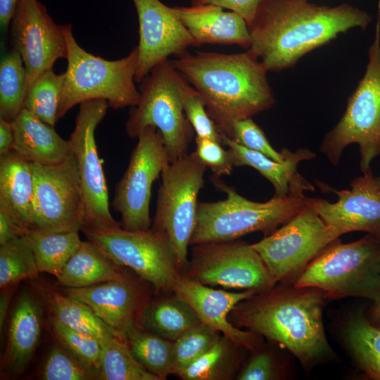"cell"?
Segmentation results:
<instances>
[{
    "mask_svg": "<svg viewBox=\"0 0 380 380\" xmlns=\"http://www.w3.org/2000/svg\"><path fill=\"white\" fill-rule=\"evenodd\" d=\"M365 11L344 3L319 6L308 0H264L248 25L250 49L268 71L293 68L307 53L350 29L365 30Z\"/></svg>",
    "mask_w": 380,
    "mask_h": 380,
    "instance_id": "obj_1",
    "label": "cell"
},
{
    "mask_svg": "<svg viewBox=\"0 0 380 380\" xmlns=\"http://www.w3.org/2000/svg\"><path fill=\"white\" fill-rule=\"evenodd\" d=\"M171 63L202 96L219 132L229 138L235 122L276 103L268 70L250 49L237 53L197 51Z\"/></svg>",
    "mask_w": 380,
    "mask_h": 380,
    "instance_id": "obj_2",
    "label": "cell"
},
{
    "mask_svg": "<svg viewBox=\"0 0 380 380\" xmlns=\"http://www.w3.org/2000/svg\"><path fill=\"white\" fill-rule=\"evenodd\" d=\"M325 300L315 287L274 286L240 302L231 315L236 325L277 342L310 369L334 356L323 324Z\"/></svg>",
    "mask_w": 380,
    "mask_h": 380,
    "instance_id": "obj_3",
    "label": "cell"
},
{
    "mask_svg": "<svg viewBox=\"0 0 380 380\" xmlns=\"http://www.w3.org/2000/svg\"><path fill=\"white\" fill-rule=\"evenodd\" d=\"M66 45L68 67L57 119L77 104L103 99L113 109L134 107L140 99L135 86L137 49L118 60H106L81 47L75 39L72 25H61Z\"/></svg>",
    "mask_w": 380,
    "mask_h": 380,
    "instance_id": "obj_4",
    "label": "cell"
},
{
    "mask_svg": "<svg viewBox=\"0 0 380 380\" xmlns=\"http://www.w3.org/2000/svg\"><path fill=\"white\" fill-rule=\"evenodd\" d=\"M212 181L226 198L198 202L190 246L236 240L256 232L267 236L306 206L305 196H273L267 201L256 202L243 197L217 177L213 176Z\"/></svg>",
    "mask_w": 380,
    "mask_h": 380,
    "instance_id": "obj_5",
    "label": "cell"
},
{
    "mask_svg": "<svg viewBox=\"0 0 380 380\" xmlns=\"http://www.w3.org/2000/svg\"><path fill=\"white\" fill-rule=\"evenodd\" d=\"M140 99L125 123L132 139L149 126L158 129L163 138L170 163L186 154L194 129L184 111V99L189 83L171 61L154 67L141 82Z\"/></svg>",
    "mask_w": 380,
    "mask_h": 380,
    "instance_id": "obj_6",
    "label": "cell"
},
{
    "mask_svg": "<svg viewBox=\"0 0 380 380\" xmlns=\"http://www.w3.org/2000/svg\"><path fill=\"white\" fill-rule=\"evenodd\" d=\"M368 59L365 74L348 98L344 114L325 135L320 147L329 161L336 166L346 147L357 144L362 173L371 170L372 161L380 155V1Z\"/></svg>",
    "mask_w": 380,
    "mask_h": 380,
    "instance_id": "obj_7",
    "label": "cell"
},
{
    "mask_svg": "<svg viewBox=\"0 0 380 380\" xmlns=\"http://www.w3.org/2000/svg\"><path fill=\"white\" fill-rule=\"evenodd\" d=\"M298 287H315L326 298L380 297V241L367 234L360 239L330 244L296 278Z\"/></svg>",
    "mask_w": 380,
    "mask_h": 380,
    "instance_id": "obj_8",
    "label": "cell"
},
{
    "mask_svg": "<svg viewBox=\"0 0 380 380\" xmlns=\"http://www.w3.org/2000/svg\"><path fill=\"white\" fill-rule=\"evenodd\" d=\"M207 167L196 152L170 163L161 173L152 227L164 232L173 246L182 274L188 265V248L193 234L198 195Z\"/></svg>",
    "mask_w": 380,
    "mask_h": 380,
    "instance_id": "obj_9",
    "label": "cell"
},
{
    "mask_svg": "<svg viewBox=\"0 0 380 380\" xmlns=\"http://www.w3.org/2000/svg\"><path fill=\"white\" fill-rule=\"evenodd\" d=\"M81 230L116 263L131 268L150 283L156 293H172L175 279L181 274L173 246L167 235L153 227L131 231L113 229Z\"/></svg>",
    "mask_w": 380,
    "mask_h": 380,
    "instance_id": "obj_10",
    "label": "cell"
},
{
    "mask_svg": "<svg viewBox=\"0 0 380 380\" xmlns=\"http://www.w3.org/2000/svg\"><path fill=\"white\" fill-rule=\"evenodd\" d=\"M32 165L34 190L30 230L46 233L81 230L85 203L74 155L57 165Z\"/></svg>",
    "mask_w": 380,
    "mask_h": 380,
    "instance_id": "obj_11",
    "label": "cell"
},
{
    "mask_svg": "<svg viewBox=\"0 0 380 380\" xmlns=\"http://www.w3.org/2000/svg\"><path fill=\"white\" fill-rule=\"evenodd\" d=\"M338 238L306 203L292 219L251 246L277 283L296 280L310 262Z\"/></svg>",
    "mask_w": 380,
    "mask_h": 380,
    "instance_id": "obj_12",
    "label": "cell"
},
{
    "mask_svg": "<svg viewBox=\"0 0 380 380\" xmlns=\"http://www.w3.org/2000/svg\"><path fill=\"white\" fill-rule=\"evenodd\" d=\"M236 240L194 245L182 274L207 286L257 293L274 286L276 281L258 253L251 244Z\"/></svg>",
    "mask_w": 380,
    "mask_h": 380,
    "instance_id": "obj_13",
    "label": "cell"
},
{
    "mask_svg": "<svg viewBox=\"0 0 380 380\" xmlns=\"http://www.w3.org/2000/svg\"><path fill=\"white\" fill-rule=\"evenodd\" d=\"M170 163L161 133L147 127L138 137L128 166L115 187L112 206L120 215L122 228L137 231L151 227L152 186Z\"/></svg>",
    "mask_w": 380,
    "mask_h": 380,
    "instance_id": "obj_14",
    "label": "cell"
},
{
    "mask_svg": "<svg viewBox=\"0 0 380 380\" xmlns=\"http://www.w3.org/2000/svg\"><path fill=\"white\" fill-rule=\"evenodd\" d=\"M108 107L107 101L103 99L81 103L69 139L84 193L85 216L82 227L91 229L121 227L110 211L107 184L95 139L96 129Z\"/></svg>",
    "mask_w": 380,
    "mask_h": 380,
    "instance_id": "obj_15",
    "label": "cell"
},
{
    "mask_svg": "<svg viewBox=\"0 0 380 380\" xmlns=\"http://www.w3.org/2000/svg\"><path fill=\"white\" fill-rule=\"evenodd\" d=\"M13 49L21 56L27 89L59 58H67L61 25H57L38 0H18L11 22Z\"/></svg>",
    "mask_w": 380,
    "mask_h": 380,
    "instance_id": "obj_16",
    "label": "cell"
},
{
    "mask_svg": "<svg viewBox=\"0 0 380 380\" xmlns=\"http://www.w3.org/2000/svg\"><path fill=\"white\" fill-rule=\"evenodd\" d=\"M139 21L135 82H141L152 69L172 55L181 56L195 42L182 21L160 0H132Z\"/></svg>",
    "mask_w": 380,
    "mask_h": 380,
    "instance_id": "obj_17",
    "label": "cell"
},
{
    "mask_svg": "<svg viewBox=\"0 0 380 380\" xmlns=\"http://www.w3.org/2000/svg\"><path fill=\"white\" fill-rule=\"evenodd\" d=\"M350 189L335 191L338 199L307 198L325 224L339 237L363 232L380 241V187L372 170L353 179Z\"/></svg>",
    "mask_w": 380,
    "mask_h": 380,
    "instance_id": "obj_18",
    "label": "cell"
},
{
    "mask_svg": "<svg viewBox=\"0 0 380 380\" xmlns=\"http://www.w3.org/2000/svg\"><path fill=\"white\" fill-rule=\"evenodd\" d=\"M172 293L193 308L203 324L222 333L236 346L248 350L258 347L259 335L240 329L229 319L233 309L258 293L255 291L236 293L217 289L180 274L175 281Z\"/></svg>",
    "mask_w": 380,
    "mask_h": 380,
    "instance_id": "obj_19",
    "label": "cell"
},
{
    "mask_svg": "<svg viewBox=\"0 0 380 380\" xmlns=\"http://www.w3.org/2000/svg\"><path fill=\"white\" fill-rule=\"evenodd\" d=\"M87 306L108 326L125 336L138 323L148 302L144 286L130 276L85 287L62 288Z\"/></svg>",
    "mask_w": 380,
    "mask_h": 380,
    "instance_id": "obj_20",
    "label": "cell"
},
{
    "mask_svg": "<svg viewBox=\"0 0 380 380\" xmlns=\"http://www.w3.org/2000/svg\"><path fill=\"white\" fill-rule=\"evenodd\" d=\"M172 9L195 42L196 46L236 44L248 49L251 37L248 25L234 11L214 4L175 6Z\"/></svg>",
    "mask_w": 380,
    "mask_h": 380,
    "instance_id": "obj_21",
    "label": "cell"
},
{
    "mask_svg": "<svg viewBox=\"0 0 380 380\" xmlns=\"http://www.w3.org/2000/svg\"><path fill=\"white\" fill-rule=\"evenodd\" d=\"M222 144L227 146L232 152L234 166L247 165L255 169L272 184L274 197L289 196L304 197V191H313V187L298 172V165L300 161L310 160L315 153L306 148H300L295 152L285 149L286 161L281 163L268 156L248 149L229 137L222 134Z\"/></svg>",
    "mask_w": 380,
    "mask_h": 380,
    "instance_id": "obj_22",
    "label": "cell"
},
{
    "mask_svg": "<svg viewBox=\"0 0 380 380\" xmlns=\"http://www.w3.org/2000/svg\"><path fill=\"white\" fill-rule=\"evenodd\" d=\"M23 293L12 312L7 343L1 360L3 369L11 374L23 373L38 345L42 329V299Z\"/></svg>",
    "mask_w": 380,
    "mask_h": 380,
    "instance_id": "obj_23",
    "label": "cell"
},
{
    "mask_svg": "<svg viewBox=\"0 0 380 380\" xmlns=\"http://www.w3.org/2000/svg\"><path fill=\"white\" fill-rule=\"evenodd\" d=\"M13 150L32 163L53 165L72 155L70 140L63 139L54 127L23 108L12 121Z\"/></svg>",
    "mask_w": 380,
    "mask_h": 380,
    "instance_id": "obj_24",
    "label": "cell"
},
{
    "mask_svg": "<svg viewBox=\"0 0 380 380\" xmlns=\"http://www.w3.org/2000/svg\"><path fill=\"white\" fill-rule=\"evenodd\" d=\"M33 190L32 163L13 150L0 155V206L29 230Z\"/></svg>",
    "mask_w": 380,
    "mask_h": 380,
    "instance_id": "obj_25",
    "label": "cell"
},
{
    "mask_svg": "<svg viewBox=\"0 0 380 380\" xmlns=\"http://www.w3.org/2000/svg\"><path fill=\"white\" fill-rule=\"evenodd\" d=\"M128 276L118 265L97 246L87 240L68 260L56 277L63 288H80L117 280Z\"/></svg>",
    "mask_w": 380,
    "mask_h": 380,
    "instance_id": "obj_26",
    "label": "cell"
},
{
    "mask_svg": "<svg viewBox=\"0 0 380 380\" xmlns=\"http://www.w3.org/2000/svg\"><path fill=\"white\" fill-rule=\"evenodd\" d=\"M39 295L49 311L51 319L96 338L101 345L115 337L126 338L104 323L86 304L62 291L42 286Z\"/></svg>",
    "mask_w": 380,
    "mask_h": 380,
    "instance_id": "obj_27",
    "label": "cell"
},
{
    "mask_svg": "<svg viewBox=\"0 0 380 380\" xmlns=\"http://www.w3.org/2000/svg\"><path fill=\"white\" fill-rule=\"evenodd\" d=\"M202 322L193 308L175 293L148 303L139 324L170 341H175Z\"/></svg>",
    "mask_w": 380,
    "mask_h": 380,
    "instance_id": "obj_28",
    "label": "cell"
},
{
    "mask_svg": "<svg viewBox=\"0 0 380 380\" xmlns=\"http://www.w3.org/2000/svg\"><path fill=\"white\" fill-rule=\"evenodd\" d=\"M343 332L344 343L360 368L371 379L380 380V328L357 311L348 316Z\"/></svg>",
    "mask_w": 380,
    "mask_h": 380,
    "instance_id": "obj_29",
    "label": "cell"
},
{
    "mask_svg": "<svg viewBox=\"0 0 380 380\" xmlns=\"http://www.w3.org/2000/svg\"><path fill=\"white\" fill-rule=\"evenodd\" d=\"M125 337L134 357L159 380L166 379L172 374V341L146 330L138 323L130 327Z\"/></svg>",
    "mask_w": 380,
    "mask_h": 380,
    "instance_id": "obj_30",
    "label": "cell"
},
{
    "mask_svg": "<svg viewBox=\"0 0 380 380\" xmlns=\"http://www.w3.org/2000/svg\"><path fill=\"white\" fill-rule=\"evenodd\" d=\"M31 243L40 272L57 277L68 260L80 248L82 241L79 231L46 233L30 230Z\"/></svg>",
    "mask_w": 380,
    "mask_h": 380,
    "instance_id": "obj_31",
    "label": "cell"
},
{
    "mask_svg": "<svg viewBox=\"0 0 380 380\" xmlns=\"http://www.w3.org/2000/svg\"><path fill=\"white\" fill-rule=\"evenodd\" d=\"M236 346L225 336L176 376L184 380H220L232 376L240 361Z\"/></svg>",
    "mask_w": 380,
    "mask_h": 380,
    "instance_id": "obj_32",
    "label": "cell"
},
{
    "mask_svg": "<svg viewBox=\"0 0 380 380\" xmlns=\"http://www.w3.org/2000/svg\"><path fill=\"white\" fill-rule=\"evenodd\" d=\"M27 77L20 54L12 49L0 62V118L12 122L24 108Z\"/></svg>",
    "mask_w": 380,
    "mask_h": 380,
    "instance_id": "obj_33",
    "label": "cell"
},
{
    "mask_svg": "<svg viewBox=\"0 0 380 380\" xmlns=\"http://www.w3.org/2000/svg\"><path fill=\"white\" fill-rule=\"evenodd\" d=\"M101 347L98 379L159 380L134 357L126 338H113Z\"/></svg>",
    "mask_w": 380,
    "mask_h": 380,
    "instance_id": "obj_34",
    "label": "cell"
},
{
    "mask_svg": "<svg viewBox=\"0 0 380 380\" xmlns=\"http://www.w3.org/2000/svg\"><path fill=\"white\" fill-rule=\"evenodd\" d=\"M64 80V73L56 74L53 68L41 73L27 89L24 108L54 127Z\"/></svg>",
    "mask_w": 380,
    "mask_h": 380,
    "instance_id": "obj_35",
    "label": "cell"
},
{
    "mask_svg": "<svg viewBox=\"0 0 380 380\" xmlns=\"http://www.w3.org/2000/svg\"><path fill=\"white\" fill-rule=\"evenodd\" d=\"M39 272L27 235L0 245V289L34 279Z\"/></svg>",
    "mask_w": 380,
    "mask_h": 380,
    "instance_id": "obj_36",
    "label": "cell"
},
{
    "mask_svg": "<svg viewBox=\"0 0 380 380\" xmlns=\"http://www.w3.org/2000/svg\"><path fill=\"white\" fill-rule=\"evenodd\" d=\"M51 326L60 345L96 373L98 377L102 351L99 341L52 319Z\"/></svg>",
    "mask_w": 380,
    "mask_h": 380,
    "instance_id": "obj_37",
    "label": "cell"
},
{
    "mask_svg": "<svg viewBox=\"0 0 380 380\" xmlns=\"http://www.w3.org/2000/svg\"><path fill=\"white\" fill-rule=\"evenodd\" d=\"M220 337L219 332L202 324L174 341L172 374L176 375L198 360Z\"/></svg>",
    "mask_w": 380,
    "mask_h": 380,
    "instance_id": "obj_38",
    "label": "cell"
},
{
    "mask_svg": "<svg viewBox=\"0 0 380 380\" xmlns=\"http://www.w3.org/2000/svg\"><path fill=\"white\" fill-rule=\"evenodd\" d=\"M44 380L98 379L92 370L84 365L62 346H53L44 362L42 372Z\"/></svg>",
    "mask_w": 380,
    "mask_h": 380,
    "instance_id": "obj_39",
    "label": "cell"
},
{
    "mask_svg": "<svg viewBox=\"0 0 380 380\" xmlns=\"http://www.w3.org/2000/svg\"><path fill=\"white\" fill-rule=\"evenodd\" d=\"M230 138L240 145L260 152L277 162L285 163L286 161L285 149L279 153L273 148L262 129L251 118L235 122Z\"/></svg>",
    "mask_w": 380,
    "mask_h": 380,
    "instance_id": "obj_40",
    "label": "cell"
},
{
    "mask_svg": "<svg viewBox=\"0 0 380 380\" xmlns=\"http://www.w3.org/2000/svg\"><path fill=\"white\" fill-rule=\"evenodd\" d=\"M184 111L197 137L208 138L222 144L221 133L208 115L203 99L191 86L184 99Z\"/></svg>",
    "mask_w": 380,
    "mask_h": 380,
    "instance_id": "obj_41",
    "label": "cell"
},
{
    "mask_svg": "<svg viewBox=\"0 0 380 380\" xmlns=\"http://www.w3.org/2000/svg\"><path fill=\"white\" fill-rule=\"evenodd\" d=\"M195 140L196 153L205 166L213 171L214 176L220 177L231 174L234 163L229 149H224L221 143L208 138L196 136Z\"/></svg>",
    "mask_w": 380,
    "mask_h": 380,
    "instance_id": "obj_42",
    "label": "cell"
},
{
    "mask_svg": "<svg viewBox=\"0 0 380 380\" xmlns=\"http://www.w3.org/2000/svg\"><path fill=\"white\" fill-rule=\"evenodd\" d=\"M277 376L276 367L267 352L255 354L238 376L239 380H270Z\"/></svg>",
    "mask_w": 380,
    "mask_h": 380,
    "instance_id": "obj_43",
    "label": "cell"
},
{
    "mask_svg": "<svg viewBox=\"0 0 380 380\" xmlns=\"http://www.w3.org/2000/svg\"><path fill=\"white\" fill-rule=\"evenodd\" d=\"M264 0H191V5L214 4L241 15L249 25Z\"/></svg>",
    "mask_w": 380,
    "mask_h": 380,
    "instance_id": "obj_44",
    "label": "cell"
},
{
    "mask_svg": "<svg viewBox=\"0 0 380 380\" xmlns=\"http://www.w3.org/2000/svg\"><path fill=\"white\" fill-rule=\"evenodd\" d=\"M30 230L25 227L6 208L0 206V245L25 236Z\"/></svg>",
    "mask_w": 380,
    "mask_h": 380,
    "instance_id": "obj_45",
    "label": "cell"
},
{
    "mask_svg": "<svg viewBox=\"0 0 380 380\" xmlns=\"http://www.w3.org/2000/svg\"><path fill=\"white\" fill-rule=\"evenodd\" d=\"M14 132L12 122L0 118V155L13 150Z\"/></svg>",
    "mask_w": 380,
    "mask_h": 380,
    "instance_id": "obj_46",
    "label": "cell"
},
{
    "mask_svg": "<svg viewBox=\"0 0 380 380\" xmlns=\"http://www.w3.org/2000/svg\"><path fill=\"white\" fill-rule=\"evenodd\" d=\"M18 0H0V25L6 31L11 24Z\"/></svg>",
    "mask_w": 380,
    "mask_h": 380,
    "instance_id": "obj_47",
    "label": "cell"
},
{
    "mask_svg": "<svg viewBox=\"0 0 380 380\" xmlns=\"http://www.w3.org/2000/svg\"><path fill=\"white\" fill-rule=\"evenodd\" d=\"M18 284L1 289L0 293V331H2L8 310Z\"/></svg>",
    "mask_w": 380,
    "mask_h": 380,
    "instance_id": "obj_48",
    "label": "cell"
},
{
    "mask_svg": "<svg viewBox=\"0 0 380 380\" xmlns=\"http://www.w3.org/2000/svg\"><path fill=\"white\" fill-rule=\"evenodd\" d=\"M367 318L372 324L380 328V297L374 300Z\"/></svg>",
    "mask_w": 380,
    "mask_h": 380,
    "instance_id": "obj_49",
    "label": "cell"
},
{
    "mask_svg": "<svg viewBox=\"0 0 380 380\" xmlns=\"http://www.w3.org/2000/svg\"><path fill=\"white\" fill-rule=\"evenodd\" d=\"M376 181L379 186L380 187V177H376Z\"/></svg>",
    "mask_w": 380,
    "mask_h": 380,
    "instance_id": "obj_50",
    "label": "cell"
}]
</instances>
